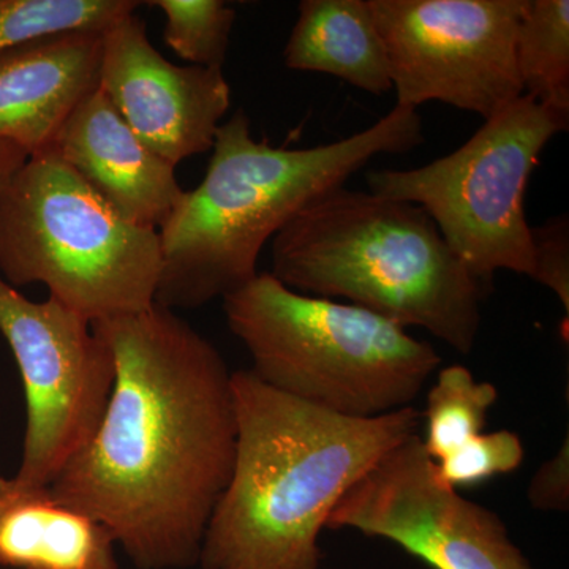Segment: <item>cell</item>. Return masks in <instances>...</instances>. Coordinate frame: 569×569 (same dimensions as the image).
<instances>
[{"instance_id": "ba28073f", "label": "cell", "mask_w": 569, "mask_h": 569, "mask_svg": "<svg viewBox=\"0 0 569 569\" xmlns=\"http://www.w3.org/2000/svg\"><path fill=\"white\" fill-rule=\"evenodd\" d=\"M0 335L20 369L26 430L14 481L50 486L89 443L114 387L111 348L54 298L37 302L0 277Z\"/></svg>"}, {"instance_id": "ffe728a7", "label": "cell", "mask_w": 569, "mask_h": 569, "mask_svg": "<svg viewBox=\"0 0 569 569\" xmlns=\"http://www.w3.org/2000/svg\"><path fill=\"white\" fill-rule=\"evenodd\" d=\"M526 458L522 440L511 430L471 438L447 458L433 462L437 477L449 488H467L518 470Z\"/></svg>"}, {"instance_id": "5bb4252c", "label": "cell", "mask_w": 569, "mask_h": 569, "mask_svg": "<svg viewBox=\"0 0 569 569\" xmlns=\"http://www.w3.org/2000/svg\"><path fill=\"white\" fill-rule=\"evenodd\" d=\"M111 531L50 486L0 478V568L119 569Z\"/></svg>"}, {"instance_id": "52a82bcc", "label": "cell", "mask_w": 569, "mask_h": 569, "mask_svg": "<svg viewBox=\"0 0 569 569\" xmlns=\"http://www.w3.org/2000/svg\"><path fill=\"white\" fill-rule=\"evenodd\" d=\"M568 127L569 116L523 93L449 156L413 170L370 171L369 192L421 206L486 287L501 269L533 277L527 189L541 152Z\"/></svg>"}, {"instance_id": "e0dca14e", "label": "cell", "mask_w": 569, "mask_h": 569, "mask_svg": "<svg viewBox=\"0 0 569 569\" xmlns=\"http://www.w3.org/2000/svg\"><path fill=\"white\" fill-rule=\"evenodd\" d=\"M497 400V388L489 381H478L466 366L441 369L427 392V406L421 415L426 427L425 437L419 440L426 455L438 462L479 436Z\"/></svg>"}, {"instance_id": "ac0fdd59", "label": "cell", "mask_w": 569, "mask_h": 569, "mask_svg": "<svg viewBox=\"0 0 569 569\" xmlns=\"http://www.w3.org/2000/svg\"><path fill=\"white\" fill-rule=\"evenodd\" d=\"M134 0H0V51L70 31H107L134 13Z\"/></svg>"}, {"instance_id": "d6986e66", "label": "cell", "mask_w": 569, "mask_h": 569, "mask_svg": "<svg viewBox=\"0 0 569 569\" xmlns=\"http://www.w3.org/2000/svg\"><path fill=\"white\" fill-rule=\"evenodd\" d=\"M164 17L163 40L190 66L222 70L236 10L222 0H152Z\"/></svg>"}, {"instance_id": "277c9868", "label": "cell", "mask_w": 569, "mask_h": 569, "mask_svg": "<svg viewBox=\"0 0 569 569\" xmlns=\"http://www.w3.org/2000/svg\"><path fill=\"white\" fill-rule=\"evenodd\" d=\"M271 257L269 274L298 293L348 299L458 353L477 343L489 288L421 206L339 187L284 224Z\"/></svg>"}, {"instance_id": "44dd1931", "label": "cell", "mask_w": 569, "mask_h": 569, "mask_svg": "<svg viewBox=\"0 0 569 569\" xmlns=\"http://www.w3.org/2000/svg\"><path fill=\"white\" fill-rule=\"evenodd\" d=\"M533 277L559 298L569 316V220L567 213L552 217L539 227H531Z\"/></svg>"}, {"instance_id": "7402d4cb", "label": "cell", "mask_w": 569, "mask_h": 569, "mask_svg": "<svg viewBox=\"0 0 569 569\" xmlns=\"http://www.w3.org/2000/svg\"><path fill=\"white\" fill-rule=\"evenodd\" d=\"M531 507L539 511L567 512L569 509V440L552 459L538 468L527 492Z\"/></svg>"}, {"instance_id": "9c48e42d", "label": "cell", "mask_w": 569, "mask_h": 569, "mask_svg": "<svg viewBox=\"0 0 569 569\" xmlns=\"http://www.w3.org/2000/svg\"><path fill=\"white\" fill-rule=\"evenodd\" d=\"M400 107L492 118L523 96L516 36L523 0H369Z\"/></svg>"}, {"instance_id": "6da1fadb", "label": "cell", "mask_w": 569, "mask_h": 569, "mask_svg": "<svg viewBox=\"0 0 569 569\" xmlns=\"http://www.w3.org/2000/svg\"><path fill=\"white\" fill-rule=\"evenodd\" d=\"M92 328L114 356V387L96 433L51 492L102 522L138 569L197 567L233 471V372L167 307Z\"/></svg>"}, {"instance_id": "7c38bea8", "label": "cell", "mask_w": 569, "mask_h": 569, "mask_svg": "<svg viewBox=\"0 0 569 569\" xmlns=\"http://www.w3.org/2000/svg\"><path fill=\"white\" fill-rule=\"evenodd\" d=\"M51 151L137 227L159 231L182 197L174 164L134 134L100 88L67 119Z\"/></svg>"}, {"instance_id": "7a4b0ae2", "label": "cell", "mask_w": 569, "mask_h": 569, "mask_svg": "<svg viewBox=\"0 0 569 569\" xmlns=\"http://www.w3.org/2000/svg\"><path fill=\"white\" fill-rule=\"evenodd\" d=\"M233 385L236 456L201 546V569H321V531L339 501L421 413L347 418L268 387L252 370Z\"/></svg>"}, {"instance_id": "4fadbf2b", "label": "cell", "mask_w": 569, "mask_h": 569, "mask_svg": "<svg viewBox=\"0 0 569 569\" xmlns=\"http://www.w3.org/2000/svg\"><path fill=\"white\" fill-rule=\"evenodd\" d=\"M104 31H70L0 51V140L51 151L63 123L99 89Z\"/></svg>"}, {"instance_id": "9a60e30c", "label": "cell", "mask_w": 569, "mask_h": 569, "mask_svg": "<svg viewBox=\"0 0 569 569\" xmlns=\"http://www.w3.org/2000/svg\"><path fill=\"white\" fill-rule=\"evenodd\" d=\"M283 62L290 70L331 74L373 96L392 89L387 48L369 0H302Z\"/></svg>"}, {"instance_id": "8992f818", "label": "cell", "mask_w": 569, "mask_h": 569, "mask_svg": "<svg viewBox=\"0 0 569 569\" xmlns=\"http://www.w3.org/2000/svg\"><path fill=\"white\" fill-rule=\"evenodd\" d=\"M159 231L118 216L54 151L28 157L0 189V277L41 283L96 323L156 305Z\"/></svg>"}, {"instance_id": "603a6c76", "label": "cell", "mask_w": 569, "mask_h": 569, "mask_svg": "<svg viewBox=\"0 0 569 569\" xmlns=\"http://www.w3.org/2000/svg\"><path fill=\"white\" fill-rule=\"evenodd\" d=\"M28 153L13 142L0 140V189L28 160Z\"/></svg>"}, {"instance_id": "5b68a950", "label": "cell", "mask_w": 569, "mask_h": 569, "mask_svg": "<svg viewBox=\"0 0 569 569\" xmlns=\"http://www.w3.org/2000/svg\"><path fill=\"white\" fill-rule=\"evenodd\" d=\"M223 310L258 380L347 418L411 407L441 362L432 343L395 321L298 293L269 272L224 296Z\"/></svg>"}, {"instance_id": "2e32d148", "label": "cell", "mask_w": 569, "mask_h": 569, "mask_svg": "<svg viewBox=\"0 0 569 569\" xmlns=\"http://www.w3.org/2000/svg\"><path fill=\"white\" fill-rule=\"evenodd\" d=\"M516 66L526 96L569 116L568 0H523Z\"/></svg>"}, {"instance_id": "30bf717a", "label": "cell", "mask_w": 569, "mask_h": 569, "mask_svg": "<svg viewBox=\"0 0 569 569\" xmlns=\"http://www.w3.org/2000/svg\"><path fill=\"white\" fill-rule=\"evenodd\" d=\"M328 529L385 539L432 569H538L497 512L440 481L418 433L348 490Z\"/></svg>"}, {"instance_id": "3957f363", "label": "cell", "mask_w": 569, "mask_h": 569, "mask_svg": "<svg viewBox=\"0 0 569 569\" xmlns=\"http://www.w3.org/2000/svg\"><path fill=\"white\" fill-rule=\"evenodd\" d=\"M415 108L396 104L369 129L313 148L257 141L244 111L222 122L203 181L179 198L159 228L162 274L156 305L198 309L241 290L269 239L317 198L343 187L381 153L425 142Z\"/></svg>"}, {"instance_id": "8fae6325", "label": "cell", "mask_w": 569, "mask_h": 569, "mask_svg": "<svg viewBox=\"0 0 569 569\" xmlns=\"http://www.w3.org/2000/svg\"><path fill=\"white\" fill-rule=\"evenodd\" d=\"M99 88L134 134L174 167L211 151L231 107L222 70L168 61L134 13L103 32Z\"/></svg>"}]
</instances>
